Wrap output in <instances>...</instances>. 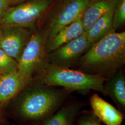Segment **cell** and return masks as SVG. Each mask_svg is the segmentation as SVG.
I'll return each mask as SVG.
<instances>
[{
    "label": "cell",
    "instance_id": "16",
    "mask_svg": "<svg viewBox=\"0 0 125 125\" xmlns=\"http://www.w3.org/2000/svg\"><path fill=\"white\" fill-rule=\"evenodd\" d=\"M18 70V62L0 47V75Z\"/></svg>",
    "mask_w": 125,
    "mask_h": 125
},
{
    "label": "cell",
    "instance_id": "1",
    "mask_svg": "<svg viewBox=\"0 0 125 125\" xmlns=\"http://www.w3.org/2000/svg\"><path fill=\"white\" fill-rule=\"evenodd\" d=\"M72 92L33 79L5 105V114L20 125H40L66 103Z\"/></svg>",
    "mask_w": 125,
    "mask_h": 125
},
{
    "label": "cell",
    "instance_id": "3",
    "mask_svg": "<svg viewBox=\"0 0 125 125\" xmlns=\"http://www.w3.org/2000/svg\"><path fill=\"white\" fill-rule=\"evenodd\" d=\"M33 79L47 85L61 87L72 91L92 90L107 96L104 90V83L107 78L69 67L48 63Z\"/></svg>",
    "mask_w": 125,
    "mask_h": 125
},
{
    "label": "cell",
    "instance_id": "13",
    "mask_svg": "<svg viewBox=\"0 0 125 125\" xmlns=\"http://www.w3.org/2000/svg\"><path fill=\"white\" fill-rule=\"evenodd\" d=\"M84 106V103L80 102L65 103L43 121L40 125H73Z\"/></svg>",
    "mask_w": 125,
    "mask_h": 125
},
{
    "label": "cell",
    "instance_id": "14",
    "mask_svg": "<svg viewBox=\"0 0 125 125\" xmlns=\"http://www.w3.org/2000/svg\"><path fill=\"white\" fill-rule=\"evenodd\" d=\"M118 0H89L83 13L82 21L85 32L103 15L114 9Z\"/></svg>",
    "mask_w": 125,
    "mask_h": 125
},
{
    "label": "cell",
    "instance_id": "5",
    "mask_svg": "<svg viewBox=\"0 0 125 125\" xmlns=\"http://www.w3.org/2000/svg\"><path fill=\"white\" fill-rule=\"evenodd\" d=\"M47 36L45 31L31 34L18 62L19 72L32 80L48 63L46 50Z\"/></svg>",
    "mask_w": 125,
    "mask_h": 125
},
{
    "label": "cell",
    "instance_id": "22",
    "mask_svg": "<svg viewBox=\"0 0 125 125\" xmlns=\"http://www.w3.org/2000/svg\"><path fill=\"white\" fill-rule=\"evenodd\" d=\"M1 30H2V27L0 25V33L1 32Z\"/></svg>",
    "mask_w": 125,
    "mask_h": 125
},
{
    "label": "cell",
    "instance_id": "11",
    "mask_svg": "<svg viewBox=\"0 0 125 125\" xmlns=\"http://www.w3.org/2000/svg\"><path fill=\"white\" fill-rule=\"evenodd\" d=\"M82 15L71 24L63 27L52 38L47 41L46 44L47 53L51 52L85 32L82 21Z\"/></svg>",
    "mask_w": 125,
    "mask_h": 125
},
{
    "label": "cell",
    "instance_id": "7",
    "mask_svg": "<svg viewBox=\"0 0 125 125\" xmlns=\"http://www.w3.org/2000/svg\"><path fill=\"white\" fill-rule=\"evenodd\" d=\"M91 45L84 32L80 36L47 54L48 62L59 66L71 67L77 58L89 49Z\"/></svg>",
    "mask_w": 125,
    "mask_h": 125
},
{
    "label": "cell",
    "instance_id": "9",
    "mask_svg": "<svg viewBox=\"0 0 125 125\" xmlns=\"http://www.w3.org/2000/svg\"><path fill=\"white\" fill-rule=\"evenodd\" d=\"M31 80H29L18 70L0 75V107L5 105Z\"/></svg>",
    "mask_w": 125,
    "mask_h": 125
},
{
    "label": "cell",
    "instance_id": "6",
    "mask_svg": "<svg viewBox=\"0 0 125 125\" xmlns=\"http://www.w3.org/2000/svg\"><path fill=\"white\" fill-rule=\"evenodd\" d=\"M90 0H58L47 13V41L83 15Z\"/></svg>",
    "mask_w": 125,
    "mask_h": 125
},
{
    "label": "cell",
    "instance_id": "19",
    "mask_svg": "<svg viewBox=\"0 0 125 125\" xmlns=\"http://www.w3.org/2000/svg\"><path fill=\"white\" fill-rule=\"evenodd\" d=\"M9 8L6 0H0V21Z\"/></svg>",
    "mask_w": 125,
    "mask_h": 125
},
{
    "label": "cell",
    "instance_id": "8",
    "mask_svg": "<svg viewBox=\"0 0 125 125\" xmlns=\"http://www.w3.org/2000/svg\"><path fill=\"white\" fill-rule=\"evenodd\" d=\"M31 35L25 27H2L0 47L18 62Z\"/></svg>",
    "mask_w": 125,
    "mask_h": 125
},
{
    "label": "cell",
    "instance_id": "21",
    "mask_svg": "<svg viewBox=\"0 0 125 125\" xmlns=\"http://www.w3.org/2000/svg\"><path fill=\"white\" fill-rule=\"evenodd\" d=\"M27 0H6L8 3L10 5H17Z\"/></svg>",
    "mask_w": 125,
    "mask_h": 125
},
{
    "label": "cell",
    "instance_id": "23",
    "mask_svg": "<svg viewBox=\"0 0 125 125\" xmlns=\"http://www.w3.org/2000/svg\"></svg>",
    "mask_w": 125,
    "mask_h": 125
},
{
    "label": "cell",
    "instance_id": "24",
    "mask_svg": "<svg viewBox=\"0 0 125 125\" xmlns=\"http://www.w3.org/2000/svg\"></svg>",
    "mask_w": 125,
    "mask_h": 125
},
{
    "label": "cell",
    "instance_id": "20",
    "mask_svg": "<svg viewBox=\"0 0 125 125\" xmlns=\"http://www.w3.org/2000/svg\"><path fill=\"white\" fill-rule=\"evenodd\" d=\"M6 115L5 114L4 107H0V125H5Z\"/></svg>",
    "mask_w": 125,
    "mask_h": 125
},
{
    "label": "cell",
    "instance_id": "15",
    "mask_svg": "<svg viewBox=\"0 0 125 125\" xmlns=\"http://www.w3.org/2000/svg\"><path fill=\"white\" fill-rule=\"evenodd\" d=\"M114 9L105 13L96 21L86 32L88 40L92 45L115 29L113 27Z\"/></svg>",
    "mask_w": 125,
    "mask_h": 125
},
{
    "label": "cell",
    "instance_id": "4",
    "mask_svg": "<svg viewBox=\"0 0 125 125\" xmlns=\"http://www.w3.org/2000/svg\"><path fill=\"white\" fill-rule=\"evenodd\" d=\"M58 0H27L9 8L0 21L2 27L33 26Z\"/></svg>",
    "mask_w": 125,
    "mask_h": 125
},
{
    "label": "cell",
    "instance_id": "2",
    "mask_svg": "<svg viewBox=\"0 0 125 125\" xmlns=\"http://www.w3.org/2000/svg\"><path fill=\"white\" fill-rule=\"evenodd\" d=\"M125 62V32L108 33L91 45L80 61V70L107 79Z\"/></svg>",
    "mask_w": 125,
    "mask_h": 125
},
{
    "label": "cell",
    "instance_id": "10",
    "mask_svg": "<svg viewBox=\"0 0 125 125\" xmlns=\"http://www.w3.org/2000/svg\"><path fill=\"white\" fill-rule=\"evenodd\" d=\"M92 112L106 125H121L123 122V114L98 94H93L89 98Z\"/></svg>",
    "mask_w": 125,
    "mask_h": 125
},
{
    "label": "cell",
    "instance_id": "17",
    "mask_svg": "<svg viewBox=\"0 0 125 125\" xmlns=\"http://www.w3.org/2000/svg\"><path fill=\"white\" fill-rule=\"evenodd\" d=\"M125 22V0H118L114 10L113 27L116 30L122 26Z\"/></svg>",
    "mask_w": 125,
    "mask_h": 125
},
{
    "label": "cell",
    "instance_id": "18",
    "mask_svg": "<svg viewBox=\"0 0 125 125\" xmlns=\"http://www.w3.org/2000/svg\"><path fill=\"white\" fill-rule=\"evenodd\" d=\"M76 121L77 125H103L102 122L91 111H81Z\"/></svg>",
    "mask_w": 125,
    "mask_h": 125
},
{
    "label": "cell",
    "instance_id": "12",
    "mask_svg": "<svg viewBox=\"0 0 125 125\" xmlns=\"http://www.w3.org/2000/svg\"><path fill=\"white\" fill-rule=\"evenodd\" d=\"M104 90L116 104L119 110L125 112V77L121 69L107 78L104 83Z\"/></svg>",
    "mask_w": 125,
    "mask_h": 125
}]
</instances>
